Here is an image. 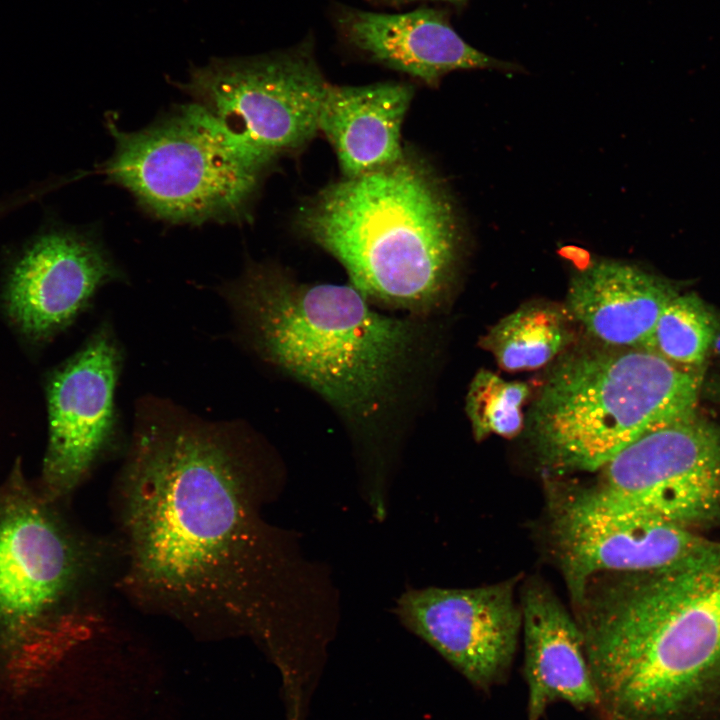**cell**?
Here are the masks:
<instances>
[{
  "label": "cell",
  "instance_id": "277c9868",
  "mask_svg": "<svg viewBox=\"0 0 720 720\" xmlns=\"http://www.w3.org/2000/svg\"><path fill=\"white\" fill-rule=\"evenodd\" d=\"M295 226L373 305L424 318L444 305L465 242L447 185L407 150L387 166L321 189L300 206Z\"/></svg>",
  "mask_w": 720,
  "mask_h": 720
},
{
  "label": "cell",
  "instance_id": "ac0fdd59",
  "mask_svg": "<svg viewBox=\"0 0 720 720\" xmlns=\"http://www.w3.org/2000/svg\"><path fill=\"white\" fill-rule=\"evenodd\" d=\"M563 314L548 305H527L507 315L485 337L484 344L505 370L542 367L570 341Z\"/></svg>",
  "mask_w": 720,
  "mask_h": 720
},
{
  "label": "cell",
  "instance_id": "7a4b0ae2",
  "mask_svg": "<svg viewBox=\"0 0 720 720\" xmlns=\"http://www.w3.org/2000/svg\"><path fill=\"white\" fill-rule=\"evenodd\" d=\"M219 293L247 349L323 400L371 459L423 412L433 317L392 315L349 283L303 282L268 262H249Z\"/></svg>",
  "mask_w": 720,
  "mask_h": 720
},
{
  "label": "cell",
  "instance_id": "e0dca14e",
  "mask_svg": "<svg viewBox=\"0 0 720 720\" xmlns=\"http://www.w3.org/2000/svg\"><path fill=\"white\" fill-rule=\"evenodd\" d=\"M412 97L409 85L396 82L328 84L318 131L333 146L344 177L379 169L402 157L401 127Z\"/></svg>",
  "mask_w": 720,
  "mask_h": 720
},
{
  "label": "cell",
  "instance_id": "44dd1931",
  "mask_svg": "<svg viewBox=\"0 0 720 720\" xmlns=\"http://www.w3.org/2000/svg\"><path fill=\"white\" fill-rule=\"evenodd\" d=\"M392 3H403V2H411V1H418V0H385ZM438 1H447V2H459L463 0H438Z\"/></svg>",
  "mask_w": 720,
  "mask_h": 720
},
{
  "label": "cell",
  "instance_id": "ffe728a7",
  "mask_svg": "<svg viewBox=\"0 0 720 720\" xmlns=\"http://www.w3.org/2000/svg\"><path fill=\"white\" fill-rule=\"evenodd\" d=\"M528 394L523 383L505 381L488 370H479L465 398V412L475 439L483 440L490 434L504 437L518 434Z\"/></svg>",
  "mask_w": 720,
  "mask_h": 720
},
{
  "label": "cell",
  "instance_id": "9c48e42d",
  "mask_svg": "<svg viewBox=\"0 0 720 720\" xmlns=\"http://www.w3.org/2000/svg\"><path fill=\"white\" fill-rule=\"evenodd\" d=\"M582 488L600 502L697 531L720 527V428L695 411L633 441Z\"/></svg>",
  "mask_w": 720,
  "mask_h": 720
},
{
  "label": "cell",
  "instance_id": "7c38bea8",
  "mask_svg": "<svg viewBox=\"0 0 720 720\" xmlns=\"http://www.w3.org/2000/svg\"><path fill=\"white\" fill-rule=\"evenodd\" d=\"M123 273L87 233L51 228L28 241L6 276L3 308L27 338L46 341L68 327L97 291Z\"/></svg>",
  "mask_w": 720,
  "mask_h": 720
},
{
  "label": "cell",
  "instance_id": "2e32d148",
  "mask_svg": "<svg viewBox=\"0 0 720 720\" xmlns=\"http://www.w3.org/2000/svg\"><path fill=\"white\" fill-rule=\"evenodd\" d=\"M676 295L668 281L635 265L601 261L574 276L567 307L603 343L642 349L660 313Z\"/></svg>",
  "mask_w": 720,
  "mask_h": 720
},
{
  "label": "cell",
  "instance_id": "4fadbf2b",
  "mask_svg": "<svg viewBox=\"0 0 720 720\" xmlns=\"http://www.w3.org/2000/svg\"><path fill=\"white\" fill-rule=\"evenodd\" d=\"M515 580L404 593L397 614L471 683L488 688L509 668L522 630Z\"/></svg>",
  "mask_w": 720,
  "mask_h": 720
},
{
  "label": "cell",
  "instance_id": "9a60e30c",
  "mask_svg": "<svg viewBox=\"0 0 720 720\" xmlns=\"http://www.w3.org/2000/svg\"><path fill=\"white\" fill-rule=\"evenodd\" d=\"M520 603L529 720H539L557 700L575 707L598 706L576 619L537 580L525 584Z\"/></svg>",
  "mask_w": 720,
  "mask_h": 720
},
{
  "label": "cell",
  "instance_id": "3957f363",
  "mask_svg": "<svg viewBox=\"0 0 720 720\" xmlns=\"http://www.w3.org/2000/svg\"><path fill=\"white\" fill-rule=\"evenodd\" d=\"M598 706L613 720H720V549L592 577L575 601Z\"/></svg>",
  "mask_w": 720,
  "mask_h": 720
},
{
  "label": "cell",
  "instance_id": "8992f818",
  "mask_svg": "<svg viewBox=\"0 0 720 720\" xmlns=\"http://www.w3.org/2000/svg\"><path fill=\"white\" fill-rule=\"evenodd\" d=\"M87 552L17 465L0 491V674L9 690L40 685L89 636L90 627L55 616L89 568Z\"/></svg>",
  "mask_w": 720,
  "mask_h": 720
},
{
  "label": "cell",
  "instance_id": "5bb4252c",
  "mask_svg": "<svg viewBox=\"0 0 720 720\" xmlns=\"http://www.w3.org/2000/svg\"><path fill=\"white\" fill-rule=\"evenodd\" d=\"M340 25L347 38L374 60L429 85L455 70L513 68L469 45L440 12L431 9L398 14L347 10Z\"/></svg>",
  "mask_w": 720,
  "mask_h": 720
},
{
  "label": "cell",
  "instance_id": "6da1fadb",
  "mask_svg": "<svg viewBox=\"0 0 720 720\" xmlns=\"http://www.w3.org/2000/svg\"><path fill=\"white\" fill-rule=\"evenodd\" d=\"M262 448L242 420H207L155 395L136 401L118 496L122 583L137 602L190 621L257 615Z\"/></svg>",
  "mask_w": 720,
  "mask_h": 720
},
{
  "label": "cell",
  "instance_id": "ba28073f",
  "mask_svg": "<svg viewBox=\"0 0 720 720\" xmlns=\"http://www.w3.org/2000/svg\"><path fill=\"white\" fill-rule=\"evenodd\" d=\"M328 84L312 56L300 49L214 58L194 67L180 88L269 168L316 135Z\"/></svg>",
  "mask_w": 720,
  "mask_h": 720
},
{
  "label": "cell",
  "instance_id": "d6986e66",
  "mask_svg": "<svg viewBox=\"0 0 720 720\" xmlns=\"http://www.w3.org/2000/svg\"><path fill=\"white\" fill-rule=\"evenodd\" d=\"M720 329L712 308L694 294L676 295L660 313L642 349L685 368L696 369Z\"/></svg>",
  "mask_w": 720,
  "mask_h": 720
},
{
  "label": "cell",
  "instance_id": "5b68a950",
  "mask_svg": "<svg viewBox=\"0 0 720 720\" xmlns=\"http://www.w3.org/2000/svg\"><path fill=\"white\" fill-rule=\"evenodd\" d=\"M696 369L640 348L564 356L532 406L530 432L543 459L560 471H599L643 434L694 412Z\"/></svg>",
  "mask_w": 720,
  "mask_h": 720
},
{
  "label": "cell",
  "instance_id": "30bf717a",
  "mask_svg": "<svg viewBox=\"0 0 720 720\" xmlns=\"http://www.w3.org/2000/svg\"><path fill=\"white\" fill-rule=\"evenodd\" d=\"M551 520L573 601L596 575L669 569L720 549V542L697 531L597 501L579 489L553 502Z\"/></svg>",
  "mask_w": 720,
  "mask_h": 720
},
{
  "label": "cell",
  "instance_id": "8fae6325",
  "mask_svg": "<svg viewBox=\"0 0 720 720\" xmlns=\"http://www.w3.org/2000/svg\"><path fill=\"white\" fill-rule=\"evenodd\" d=\"M123 360L111 323L103 321L50 376L43 476L53 496L75 488L118 442L115 394Z\"/></svg>",
  "mask_w": 720,
  "mask_h": 720
},
{
  "label": "cell",
  "instance_id": "52a82bcc",
  "mask_svg": "<svg viewBox=\"0 0 720 720\" xmlns=\"http://www.w3.org/2000/svg\"><path fill=\"white\" fill-rule=\"evenodd\" d=\"M110 129L115 149L104 173L169 222L241 221L268 169L194 102L135 132Z\"/></svg>",
  "mask_w": 720,
  "mask_h": 720
}]
</instances>
